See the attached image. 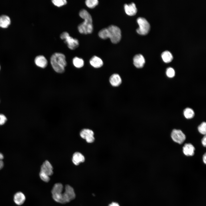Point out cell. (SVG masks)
<instances>
[{"mask_svg": "<svg viewBox=\"0 0 206 206\" xmlns=\"http://www.w3.org/2000/svg\"><path fill=\"white\" fill-rule=\"evenodd\" d=\"M98 35L102 39L110 38L111 41L114 43L119 42L121 37L120 29L118 27L114 25H111L106 28L101 29L99 31Z\"/></svg>", "mask_w": 206, "mask_h": 206, "instance_id": "cell-1", "label": "cell"}, {"mask_svg": "<svg viewBox=\"0 0 206 206\" xmlns=\"http://www.w3.org/2000/svg\"><path fill=\"white\" fill-rule=\"evenodd\" d=\"M79 15L84 21L78 25V31L80 33L83 34L91 33L93 30V26L91 15L85 9H81L79 12Z\"/></svg>", "mask_w": 206, "mask_h": 206, "instance_id": "cell-2", "label": "cell"}, {"mask_svg": "<svg viewBox=\"0 0 206 206\" xmlns=\"http://www.w3.org/2000/svg\"><path fill=\"white\" fill-rule=\"evenodd\" d=\"M50 62L53 69L57 72L62 73L64 72L67 63L64 54L58 52L54 53L51 56Z\"/></svg>", "mask_w": 206, "mask_h": 206, "instance_id": "cell-3", "label": "cell"}, {"mask_svg": "<svg viewBox=\"0 0 206 206\" xmlns=\"http://www.w3.org/2000/svg\"><path fill=\"white\" fill-rule=\"evenodd\" d=\"M63 185L61 183H58L54 185L51 191L53 199L55 201L62 204H63Z\"/></svg>", "mask_w": 206, "mask_h": 206, "instance_id": "cell-4", "label": "cell"}, {"mask_svg": "<svg viewBox=\"0 0 206 206\" xmlns=\"http://www.w3.org/2000/svg\"><path fill=\"white\" fill-rule=\"evenodd\" d=\"M61 39L64 40V42L67 44L68 47L71 50H74L77 48L79 45L78 40L70 35L67 32H62L60 35Z\"/></svg>", "mask_w": 206, "mask_h": 206, "instance_id": "cell-5", "label": "cell"}, {"mask_svg": "<svg viewBox=\"0 0 206 206\" xmlns=\"http://www.w3.org/2000/svg\"><path fill=\"white\" fill-rule=\"evenodd\" d=\"M139 27L136 31L137 33L141 35H145L148 32L150 28V25L147 20L142 17H139L137 20Z\"/></svg>", "mask_w": 206, "mask_h": 206, "instance_id": "cell-6", "label": "cell"}, {"mask_svg": "<svg viewBox=\"0 0 206 206\" xmlns=\"http://www.w3.org/2000/svg\"><path fill=\"white\" fill-rule=\"evenodd\" d=\"M64 193V204L68 203L76 197V194L73 188L69 185H66L65 187Z\"/></svg>", "mask_w": 206, "mask_h": 206, "instance_id": "cell-7", "label": "cell"}, {"mask_svg": "<svg viewBox=\"0 0 206 206\" xmlns=\"http://www.w3.org/2000/svg\"><path fill=\"white\" fill-rule=\"evenodd\" d=\"M171 137L175 142L179 144H182L186 139V136L180 130L173 129L171 133Z\"/></svg>", "mask_w": 206, "mask_h": 206, "instance_id": "cell-8", "label": "cell"}, {"mask_svg": "<svg viewBox=\"0 0 206 206\" xmlns=\"http://www.w3.org/2000/svg\"><path fill=\"white\" fill-rule=\"evenodd\" d=\"M94 134L93 131L89 129H83L80 133L81 137L86 140L88 143H91L94 142L95 140Z\"/></svg>", "mask_w": 206, "mask_h": 206, "instance_id": "cell-9", "label": "cell"}, {"mask_svg": "<svg viewBox=\"0 0 206 206\" xmlns=\"http://www.w3.org/2000/svg\"><path fill=\"white\" fill-rule=\"evenodd\" d=\"M40 172L50 176L53 173V168L51 163L47 160L45 161L41 167Z\"/></svg>", "mask_w": 206, "mask_h": 206, "instance_id": "cell-10", "label": "cell"}, {"mask_svg": "<svg viewBox=\"0 0 206 206\" xmlns=\"http://www.w3.org/2000/svg\"><path fill=\"white\" fill-rule=\"evenodd\" d=\"M133 64L137 68L143 67L145 63V60L143 56L140 54L136 55L133 58Z\"/></svg>", "mask_w": 206, "mask_h": 206, "instance_id": "cell-11", "label": "cell"}, {"mask_svg": "<svg viewBox=\"0 0 206 206\" xmlns=\"http://www.w3.org/2000/svg\"><path fill=\"white\" fill-rule=\"evenodd\" d=\"M124 9L126 14L129 16L135 15L137 12V9L135 4L132 3L129 4H125L124 5Z\"/></svg>", "mask_w": 206, "mask_h": 206, "instance_id": "cell-12", "label": "cell"}, {"mask_svg": "<svg viewBox=\"0 0 206 206\" xmlns=\"http://www.w3.org/2000/svg\"><path fill=\"white\" fill-rule=\"evenodd\" d=\"M35 62L38 66L42 68H45L47 65V61L45 58L42 55L37 56L35 59Z\"/></svg>", "mask_w": 206, "mask_h": 206, "instance_id": "cell-13", "label": "cell"}, {"mask_svg": "<svg viewBox=\"0 0 206 206\" xmlns=\"http://www.w3.org/2000/svg\"><path fill=\"white\" fill-rule=\"evenodd\" d=\"M110 84L113 86L117 87L119 86L122 83V79L120 75L117 74L112 75L109 78Z\"/></svg>", "mask_w": 206, "mask_h": 206, "instance_id": "cell-14", "label": "cell"}, {"mask_svg": "<svg viewBox=\"0 0 206 206\" xmlns=\"http://www.w3.org/2000/svg\"><path fill=\"white\" fill-rule=\"evenodd\" d=\"M72 160L75 165H78L80 163L84 162L85 161V158L84 155L81 153L76 152L73 154Z\"/></svg>", "mask_w": 206, "mask_h": 206, "instance_id": "cell-15", "label": "cell"}, {"mask_svg": "<svg viewBox=\"0 0 206 206\" xmlns=\"http://www.w3.org/2000/svg\"><path fill=\"white\" fill-rule=\"evenodd\" d=\"M195 150V147L190 143H186L183 147V152L187 156H193L194 154Z\"/></svg>", "mask_w": 206, "mask_h": 206, "instance_id": "cell-16", "label": "cell"}, {"mask_svg": "<svg viewBox=\"0 0 206 206\" xmlns=\"http://www.w3.org/2000/svg\"><path fill=\"white\" fill-rule=\"evenodd\" d=\"M90 63L91 65L95 68L101 67L103 65V62L102 59L99 57L94 56L90 59Z\"/></svg>", "mask_w": 206, "mask_h": 206, "instance_id": "cell-17", "label": "cell"}, {"mask_svg": "<svg viewBox=\"0 0 206 206\" xmlns=\"http://www.w3.org/2000/svg\"><path fill=\"white\" fill-rule=\"evenodd\" d=\"M25 200L24 195L21 192H18L16 193L14 196V201L15 203L18 205L22 204Z\"/></svg>", "mask_w": 206, "mask_h": 206, "instance_id": "cell-18", "label": "cell"}, {"mask_svg": "<svg viewBox=\"0 0 206 206\" xmlns=\"http://www.w3.org/2000/svg\"><path fill=\"white\" fill-rule=\"evenodd\" d=\"M11 23L10 17L5 15L0 16V27L3 28L7 27Z\"/></svg>", "mask_w": 206, "mask_h": 206, "instance_id": "cell-19", "label": "cell"}, {"mask_svg": "<svg viewBox=\"0 0 206 206\" xmlns=\"http://www.w3.org/2000/svg\"><path fill=\"white\" fill-rule=\"evenodd\" d=\"M161 57L164 62L167 63L171 62L173 59L172 54L168 51H165L163 52L162 54Z\"/></svg>", "mask_w": 206, "mask_h": 206, "instance_id": "cell-20", "label": "cell"}, {"mask_svg": "<svg viewBox=\"0 0 206 206\" xmlns=\"http://www.w3.org/2000/svg\"><path fill=\"white\" fill-rule=\"evenodd\" d=\"M73 63L74 66L77 68L82 67L84 64L83 60L78 57H75L73 59Z\"/></svg>", "mask_w": 206, "mask_h": 206, "instance_id": "cell-21", "label": "cell"}, {"mask_svg": "<svg viewBox=\"0 0 206 206\" xmlns=\"http://www.w3.org/2000/svg\"><path fill=\"white\" fill-rule=\"evenodd\" d=\"M183 114L185 118L188 119L192 118L195 115L193 110L192 109L189 108H187L184 110Z\"/></svg>", "mask_w": 206, "mask_h": 206, "instance_id": "cell-22", "label": "cell"}, {"mask_svg": "<svg viewBox=\"0 0 206 206\" xmlns=\"http://www.w3.org/2000/svg\"><path fill=\"white\" fill-rule=\"evenodd\" d=\"M85 3L88 7L93 8L98 4V1L97 0H86Z\"/></svg>", "mask_w": 206, "mask_h": 206, "instance_id": "cell-23", "label": "cell"}, {"mask_svg": "<svg viewBox=\"0 0 206 206\" xmlns=\"http://www.w3.org/2000/svg\"><path fill=\"white\" fill-rule=\"evenodd\" d=\"M206 122H203L198 126V130L200 133L205 135L206 133Z\"/></svg>", "mask_w": 206, "mask_h": 206, "instance_id": "cell-24", "label": "cell"}, {"mask_svg": "<svg viewBox=\"0 0 206 206\" xmlns=\"http://www.w3.org/2000/svg\"><path fill=\"white\" fill-rule=\"evenodd\" d=\"M52 2L55 5L58 7H61L67 3L66 0H52Z\"/></svg>", "mask_w": 206, "mask_h": 206, "instance_id": "cell-25", "label": "cell"}, {"mask_svg": "<svg viewBox=\"0 0 206 206\" xmlns=\"http://www.w3.org/2000/svg\"><path fill=\"white\" fill-rule=\"evenodd\" d=\"M166 74L167 76L168 77L172 78L174 76L175 72L174 69L173 68L169 67L167 69Z\"/></svg>", "mask_w": 206, "mask_h": 206, "instance_id": "cell-26", "label": "cell"}, {"mask_svg": "<svg viewBox=\"0 0 206 206\" xmlns=\"http://www.w3.org/2000/svg\"><path fill=\"white\" fill-rule=\"evenodd\" d=\"M39 176L40 179L45 182H48L50 180V179L49 176L42 173L40 172Z\"/></svg>", "mask_w": 206, "mask_h": 206, "instance_id": "cell-27", "label": "cell"}, {"mask_svg": "<svg viewBox=\"0 0 206 206\" xmlns=\"http://www.w3.org/2000/svg\"><path fill=\"white\" fill-rule=\"evenodd\" d=\"M7 118L3 114H0V126L4 124L6 122Z\"/></svg>", "mask_w": 206, "mask_h": 206, "instance_id": "cell-28", "label": "cell"}, {"mask_svg": "<svg viewBox=\"0 0 206 206\" xmlns=\"http://www.w3.org/2000/svg\"><path fill=\"white\" fill-rule=\"evenodd\" d=\"M4 157L3 154L0 152V170L2 168L4 165L3 159Z\"/></svg>", "mask_w": 206, "mask_h": 206, "instance_id": "cell-29", "label": "cell"}, {"mask_svg": "<svg viewBox=\"0 0 206 206\" xmlns=\"http://www.w3.org/2000/svg\"><path fill=\"white\" fill-rule=\"evenodd\" d=\"M206 135H205V136L203 137L201 140L202 144L204 147L206 146Z\"/></svg>", "mask_w": 206, "mask_h": 206, "instance_id": "cell-30", "label": "cell"}, {"mask_svg": "<svg viewBox=\"0 0 206 206\" xmlns=\"http://www.w3.org/2000/svg\"><path fill=\"white\" fill-rule=\"evenodd\" d=\"M108 206H120L118 203L115 202H113L110 204Z\"/></svg>", "mask_w": 206, "mask_h": 206, "instance_id": "cell-31", "label": "cell"}, {"mask_svg": "<svg viewBox=\"0 0 206 206\" xmlns=\"http://www.w3.org/2000/svg\"><path fill=\"white\" fill-rule=\"evenodd\" d=\"M203 161L204 163L206 164V153H205L203 155Z\"/></svg>", "mask_w": 206, "mask_h": 206, "instance_id": "cell-32", "label": "cell"}, {"mask_svg": "<svg viewBox=\"0 0 206 206\" xmlns=\"http://www.w3.org/2000/svg\"></svg>", "mask_w": 206, "mask_h": 206, "instance_id": "cell-33", "label": "cell"}]
</instances>
